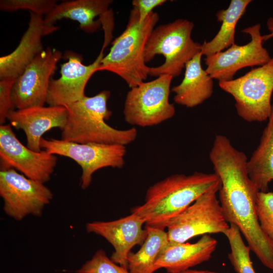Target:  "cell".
<instances>
[{"mask_svg": "<svg viewBox=\"0 0 273 273\" xmlns=\"http://www.w3.org/2000/svg\"><path fill=\"white\" fill-rule=\"evenodd\" d=\"M62 57L60 51L48 47L25 68L13 86L12 100L15 108L44 106L51 78Z\"/></svg>", "mask_w": 273, "mask_h": 273, "instance_id": "12", "label": "cell"}, {"mask_svg": "<svg viewBox=\"0 0 273 273\" xmlns=\"http://www.w3.org/2000/svg\"><path fill=\"white\" fill-rule=\"evenodd\" d=\"M17 77L0 79V124H5L9 112L14 110L12 100L13 86Z\"/></svg>", "mask_w": 273, "mask_h": 273, "instance_id": "28", "label": "cell"}, {"mask_svg": "<svg viewBox=\"0 0 273 273\" xmlns=\"http://www.w3.org/2000/svg\"><path fill=\"white\" fill-rule=\"evenodd\" d=\"M57 5L55 0H1L0 9L5 12L29 10L35 14L47 15Z\"/></svg>", "mask_w": 273, "mask_h": 273, "instance_id": "26", "label": "cell"}, {"mask_svg": "<svg viewBox=\"0 0 273 273\" xmlns=\"http://www.w3.org/2000/svg\"><path fill=\"white\" fill-rule=\"evenodd\" d=\"M256 211L262 230L269 238L273 240V192L258 193Z\"/></svg>", "mask_w": 273, "mask_h": 273, "instance_id": "27", "label": "cell"}, {"mask_svg": "<svg viewBox=\"0 0 273 273\" xmlns=\"http://www.w3.org/2000/svg\"><path fill=\"white\" fill-rule=\"evenodd\" d=\"M251 0H231L226 9L216 14L217 21L221 23L215 36L209 41L202 44L201 54L206 56L224 51L235 44V29Z\"/></svg>", "mask_w": 273, "mask_h": 273, "instance_id": "22", "label": "cell"}, {"mask_svg": "<svg viewBox=\"0 0 273 273\" xmlns=\"http://www.w3.org/2000/svg\"><path fill=\"white\" fill-rule=\"evenodd\" d=\"M59 27L47 25L42 15L30 12L28 26L17 48L0 58V78L18 77L43 50L42 38Z\"/></svg>", "mask_w": 273, "mask_h": 273, "instance_id": "17", "label": "cell"}, {"mask_svg": "<svg viewBox=\"0 0 273 273\" xmlns=\"http://www.w3.org/2000/svg\"><path fill=\"white\" fill-rule=\"evenodd\" d=\"M224 235L227 238L231 251L228 258L237 273H256L251 261L249 246L244 242L239 229L232 224Z\"/></svg>", "mask_w": 273, "mask_h": 273, "instance_id": "24", "label": "cell"}, {"mask_svg": "<svg viewBox=\"0 0 273 273\" xmlns=\"http://www.w3.org/2000/svg\"><path fill=\"white\" fill-rule=\"evenodd\" d=\"M219 183L214 172L170 175L151 186L144 203L132 208L131 213L142 218L146 225L165 230L198 197Z\"/></svg>", "mask_w": 273, "mask_h": 273, "instance_id": "2", "label": "cell"}, {"mask_svg": "<svg viewBox=\"0 0 273 273\" xmlns=\"http://www.w3.org/2000/svg\"><path fill=\"white\" fill-rule=\"evenodd\" d=\"M218 184L198 197L173 219L167 227L170 243H184L205 234L222 233L229 229L217 193Z\"/></svg>", "mask_w": 273, "mask_h": 273, "instance_id": "8", "label": "cell"}, {"mask_svg": "<svg viewBox=\"0 0 273 273\" xmlns=\"http://www.w3.org/2000/svg\"><path fill=\"white\" fill-rule=\"evenodd\" d=\"M180 273H221L209 270L189 269Z\"/></svg>", "mask_w": 273, "mask_h": 273, "instance_id": "31", "label": "cell"}, {"mask_svg": "<svg viewBox=\"0 0 273 273\" xmlns=\"http://www.w3.org/2000/svg\"><path fill=\"white\" fill-rule=\"evenodd\" d=\"M217 241L205 234L196 242L169 244L159 255L155 265L168 273H180L209 260L215 251Z\"/></svg>", "mask_w": 273, "mask_h": 273, "instance_id": "18", "label": "cell"}, {"mask_svg": "<svg viewBox=\"0 0 273 273\" xmlns=\"http://www.w3.org/2000/svg\"><path fill=\"white\" fill-rule=\"evenodd\" d=\"M194 27L193 22L178 19L154 28L145 48V62H150L157 55H162L165 60L159 66L149 67V75L178 76L186 64L201 53L202 44L191 37Z\"/></svg>", "mask_w": 273, "mask_h": 273, "instance_id": "5", "label": "cell"}, {"mask_svg": "<svg viewBox=\"0 0 273 273\" xmlns=\"http://www.w3.org/2000/svg\"><path fill=\"white\" fill-rule=\"evenodd\" d=\"M202 55H197L185 66L184 77L171 91L174 93L173 100L178 105L193 108L202 104L212 95L213 78L201 66Z\"/></svg>", "mask_w": 273, "mask_h": 273, "instance_id": "20", "label": "cell"}, {"mask_svg": "<svg viewBox=\"0 0 273 273\" xmlns=\"http://www.w3.org/2000/svg\"><path fill=\"white\" fill-rule=\"evenodd\" d=\"M102 49L92 64L85 65L82 63V57L73 52H67L68 61L62 65L61 76L51 79L46 103L49 106H66L84 96L85 86L93 74L100 67L104 56Z\"/></svg>", "mask_w": 273, "mask_h": 273, "instance_id": "14", "label": "cell"}, {"mask_svg": "<svg viewBox=\"0 0 273 273\" xmlns=\"http://www.w3.org/2000/svg\"><path fill=\"white\" fill-rule=\"evenodd\" d=\"M218 84L233 97L237 112L243 120L249 122L268 120L272 105L273 58L239 78Z\"/></svg>", "mask_w": 273, "mask_h": 273, "instance_id": "6", "label": "cell"}, {"mask_svg": "<svg viewBox=\"0 0 273 273\" xmlns=\"http://www.w3.org/2000/svg\"><path fill=\"white\" fill-rule=\"evenodd\" d=\"M159 19L158 14L152 12L140 23L138 11L133 8L125 30L112 42L98 71L106 70L118 75L130 88L144 82L149 68L144 60L145 48Z\"/></svg>", "mask_w": 273, "mask_h": 273, "instance_id": "4", "label": "cell"}, {"mask_svg": "<svg viewBox=\"0 0 273 273\" xmlns=\"http://www.w3.org/2000/svg\"><path fill=\"white\" fill-rule=\"evenodd\" d=\"M110 97V91L104 90L93 97L85 96L65 106L68 114L61 130V139L80 144L125 146L133 142L138 135L135 128L117 129L106 122L112 114L107 106Z\"/></svg>", "mask_w": 273, "mask_h": 273, "instance_id": "3", "label": "cell"}, {"mask_svg": "<svg viewBox=\"0 0 273 273\" xmlns=\"http://www.w3.org/2000/svg\"><path fill=\"white\" fill-rule=\"evenodd\" d=\"M249 178L259 192H268L273 180V103L259 143L247 161Z\"/></svg>", "mask_w": 273, "mask_h": 273, "instance_id": "21", "label": "cell"}, {"mask_svg": "<svg viewBox=\"0 0 273 273\" xmlns=\"http://www.w3.org/2000/svg\"><path fill=\"white\" fill-rule=\"evenodd\" d=\"M40 146L50 154L73 160L81 167L80 186L83 190L90 186L96 171L109 167L121 168L125 164L126 150L123 145L80 144L62 139L42 138Z\"/></svg>", "mask_w": 273, "mask_h": 273, "instance_id": "9", "label": "cell"}, {"mask_svg": "<svg viewBox=\"0 0 273 273\" xmlns=\"http://www.w3.org/2000/svg\"><path fill=\"white\" fill-rule=\"evenodd\" d=\"M266 26L269 33L263 35V42L266 41L273 37V18H269L266 22Z\"/></svg>", "mask_w": 273, "mask_h": 273, "instance_id": "30", "label": "cell"}, {"mask_svg": "<svg viewBox=\"0 0 273 273\" xmlns=\"http://www.w3.org/2000/svg\"><path fill=\"white\" fill-rule=\"evenodd\" d=\"M0 196L5 213L18 221L29 215H41L53 197L44 183L28 178L12 168L1 169Z\"/></svg>", "mask_w": 273, "mask_h": 273, "instance_id": "10", "label": "cell"}, {"mask_svg": "<svg viewBox=\"0 0 273 273\" xmlns=\"http://www.w3.org/2000/svg\"><path fill=\"white\" fill-rule=\"evenodd\" d=\"M166 2L165 0H133L131 4L133 8L138 10L140 22L142 23L155 8L161 6Z\"/></svg>", "mask_w": 273, "mask_h": 273, "instance_id": "29", "label": "cell"}, {"mask_svg": "<svg viewBox=\"0 0 273 273\" xmlns=\"http://www.w3.org/2000/svg\"><path fill=\"white\" fill-rule=\"evenodd\" d=\"M77 273H131L127 268L114 262L105 252L98 250L92 259L87 261Z\"/></svg>", "mask_w": 273, "mask_h": 273, "instance_id": "25", "label": "cell"}, {"mask_svg": "<svg viewBox=\"0 0 273 273\" xmlns=\"http://www.w3.org/2000/svg\"><path fill=\"white\" fill-rule=\"evenodd\" d=\"M1 169L12 168L28 178L48 181L57 164L55 155L33 151L17 138L10 124L0 126Z\"/></svg>", "mask_w": 273, "mask_h": 273, "instance_id": "13", "label": "cell"}, {"mask_svg": "<svg viewBox=\"0 0 273 273\" xmlns=\"http://www.w3.org/2000/svg\"><path fill=\"white\" fill-rule=\"evenodd\" d=\"M67 114L64 106H36L13 110L8 114L7 119L15 128L23 130L28 148L40 152L42 135L52 128L62 130L66 124Z\"/></svg>", "mask_w": 273, "mask_h": 273, "instance_id": "16", "label": "cell"}, {"mask_svg": "<svg viewBox=\"0 0 273 273\" xmlns=\"http://www.w3.org/2000/svg\"><path fill=\"white\" fill-rule=\"evenodd\" d=\"M111 0H73L57 4L54 9L44 18L45 23L55 25L58 21L69 19L79 23V28L91 33L97 31L102 25L101 18L109 12Z\"/></svg>", "mask_w": 273, "mask_h": 273, "instance_id": "19", "label": "cell"}, {"mask_svg": "<svg viewBox=\"0 0 273 273\" xmlns=\"http://www.w3.org/2000/svg\"><path fill=\"white\" fill-rule=\"evenodd\" d=\"M173 77L164 74L131 88L124 104L125 121L141 127L152 126L172 118L175 109L169 101Z\"/></svg>", "mask_w": 273, "mask_h": 273, "instance_id": "7", "label": "cell"}, {"mask_svg": "<svg viewBox=\"0 0 273 273\" xmlns=\"http://www.w3.org/2000/svg\"><path fill=\"white\" fill-rule=\"evenodd\" d=\"M209 158L221 181L219 200L226 221L239 229L251 251L273 271V240L264 233L259 222L256 211L259 191L249 177L247 156L227 143L214 148Z\"/></svg>", "mask_w": 273, "mask_h": 273, "instance_id": "1", "label": "cell"}, {"mask_svg": "<svg viewBox=\"0 0 273 273\" xmlns=\"http://www.w3.org/2000/svg\"><path fill=\"white\" fill-rule=\"evenodd\" d=\"M147 236L140 249L130 252L127 257V268L131 273H154L158 270L155 263L162 251L169 244L164 230L146 225Z\"/></svg>", "mask_w": 273, "mask_h": 273, "instance_id": "23", "label": "cell"}, {"mask_svg": "<svg viewBox=\"0 0 273 273\" xmlns=\"http://www.w3.org/2000/svg\"><path fill=\"white\" fill-rule=\"evenodd\" d=\"M145 221L137 214L109 221H93L86 224L89 233L105 239L114 248L110 259L116 264L127 268V257L135 245L142 244L147 236L143 225Z\"/></svg>", "mask_w": 273, "mask_h": 273, "instance_id": "15", "label": "cell"}, {"mask_svg": "<svg viewBox=\"0 0 273 273\" xmlns=\"http://www.w3.org/2000/svg\"><path fill=\"white\" fill-rule=\"evenodd\" d=\"M260 28V24L257 23L242 30L250 36L248 43L242 46L235 43L225 51L206 56L205 70L211 77L219 82L231 80L242 68L260 66L268 63L271 58L263 46Z\"/></svg>", "mask_w": 273, "mask_h": 273, "instance_id": "11", "label": "cell"}]
</instances>
